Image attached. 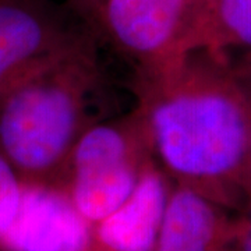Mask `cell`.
Returning <instances> with one entry per match:
<instances>
[{
  "label": "cell",
  "mask_w": 251,
  "mask_h": 251,
  "mask_svg": "<svg viewBox=\"0 0 251 251\" xmlns=\"http://www.w3.org/2000/svg\"><path fill=\"white\" fill-rule=\"evenodd\" d=\"M138 95L153 159L175 184L227 208L247 201L251 88L230 59L194 48L140 74Z\"/></svg>",
  "instance_id": "6da1fadb"
},
{
  "label": "cell",
  "mask_w": 251,
  "mask_h": 251,
  "mask_svg": "<svg viewBox=\"0 0 251 251\" xmlns=\"http://www.w3.org/2000/svg\"><path fill=\"white\" fill-rule=\"evenodd\" d=\"M95 32L0 97V151L28 186L62 187L73 148L100 119L103 87Z\"/></svg>",
  "instance_id": "7a4b0ae2"
},
{
  "label": "cell",
  "mask_w": 251,
  "mask_h": 251,
  "mask_svg": "<svg viewBox=\"0 0 251 251\" xmlns=\"http://www.w3.org/2000/svg\"><path fill=\"white\" fill-rule=\"evenodd\" d=\"M155 163L141 115L100 119L81 134L67 163L62 190L91 225L98 224L133 194Z\"/></svg>",
  "instance_id": "3957f363"
},
{
  "label": "cell",
  "mask_w": 251,
  "mask_h": 251,
  "mask_svg": "<svg viewBox=\"0 0 251 251\" xmlns=\"http://www.w3.org/2000/svg\"><path fill=\"white\" fill-rule=\"evenodd\" d=\"M205 0H103L97 34L153 72L200 48Z\"/></svg>",
  "instance_id": "277c9868"
},
{
  "label": "cell",
  "mask_w": 251,
  "mask_h": 251,
  "mask_svg": "<svg viewBox=\"0 0 251 251\" xmlns=\"http://www.w3.org/2000/svg\"><path fill=\"white\" fill-rule=\"evenodd\" d=\"M91 32L50 0H0V97Z\"/></svg>",
  "instance_id": "5b68a950"
},
{
  "label": "cell",
  "mask_w": 251,
  "mask_h": 251,
  "mask_svg": "<svg viewBox=\"0 0 251 251\" xmlns=\"http://www.w3.org/2000/svg\"><path fill=\"white\" fill-rule=\"evenodd\" d=\"M0 251H94L92 225L62 188L24 184L18 215Z\"/></svg>",
  "instance_id": "8992f818"
},
{
  "label": "cell",
  "mask_w": 251,
  "mask_h": 251,
  "mask_svg": "<svg viewBox=\"0 0 251 251\" xmlns=\"http://www.w3.org/2000/svg\"><path fill=\"white\" fill-rule=\"evenodd\" d=\"M172 187L171 177L152 163L133 194L92 225L94 251H153Z\"/></svg>",
  "instance_id": "52a82bcc"
},
{
  "label": "cell",
  "mask_w": 251,
  "mask_h": 251,
  "mask_svg": "<svg viewBox=\"0 0 251 251\" xmlns=\"http://www.w3.org/2000/svg\"><path fill=\"white\" fill-rule=\"evenodd\" d=\"M233 229L227 206L175 184L153 251H232Z\"/></svg>",
  "instance_id": "ba28073f"
},
{
  "label": "cell",
  "mask_w": 251,
  "mask_h": 251,
  "mask_svg": "<svg viewBox=\"0 0 251 251\" xmlns=\"http://www.w3.org/2000/svg\"><path fill=\"white\" fill-rule=\"evenodd\" d=\"M200 48L251 56V0H205Z\"/></svg>",
  "instance_id": "9c48e42d"
},
{
  "label": "cell",
  "mask_w": 251,
  "mask_h": 251,
  "mask_svg": "<svg viewBox=\"0 0 251 251\" xmlns=\"http://www.w3.org/2000/svg\"><path fill=\"white\" fill-rule=\"evenodd\" d=\"M24 194V183L0 151V239L14 224Z\"/></svg>",
  "instance_id": "30bf717a"
},
{
  "label": "cell",
  "mask_w": 251,
  "mask_h": 251,
  "mask_svg": "<svg viewBox=\"0 0 251 251\" xmlns=\"http://www.w3.org/2000/svg\"><path fill=\"white\" fill-rule=\"evenodd\" d=\"M232 251H251V197L246 201V211L234 219Z\"/></svg>",
  "instance_id": "8fae6325"
},
{
  "label": "cell",
  "mask_w": 251,
  "mask_h": 251,
  "mask_svg": "<svg viewBox=\"0 0 251 251\" xmlns=\"http://www.w3.org/2000/svg\"><path fill=\"white\" fill-rule=\"evenodd\" d=\"M67 1L70 9L97 32V23L103 0H67Z\"/></svg>",
  "instance_id": "7c38bea8"
},
{
  "label": "cell",
  "mask_w": 251,
  "mask_h": 251,
  "mask_svg": "<svg viewBox=\"0 0 251 251\" xmlns=\"http://www.w3.org/2000/svg\"><path fill=\"white\" fill-rule=\"evenodd\" d=\"M233 66L243 80L246 81L249 85H251V56H240L239 60L233 63Z\"/></svg>",
  "instance_id": "4fadbf2b"
},
{
  "label": "cell",
  "mask_w": 251,
  "mask_h": 251,
  "mask_svg": "<svg viewBox=\"0 0 251 251\" xmlns=\"http://www.w3.org/2000/svg\"><path fill=\"white\" fill-rule=\"evenodd\" d=\"M251 88V85H249ZM247 187H249V197H251V117H250V130H249V147H247Z\"/></svg>",
  "instance_id": "5bb4252c"
}]
</instances>
